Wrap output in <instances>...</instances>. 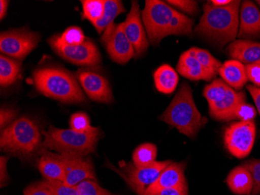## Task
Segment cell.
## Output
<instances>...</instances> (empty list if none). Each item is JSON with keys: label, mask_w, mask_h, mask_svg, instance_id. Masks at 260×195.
Listing matches in <instances>:
<instances>
[{"label": "cell", "mask_w": 260, "mask_h": 195, "mask_svg": "<svg viewBox=\"0 0 260 195\" xmlns=\"http://www.w3.org/2000/svg\"><path fill=\"white\" fill-rule=\"evenodd\" d=\"M142 11V20L149 41L158 45L169 35H190L194 22L160 0H147Z\"/></svg>", "instance_id": "obj_1"}, {"label": "cell", "mask_w": 260, "mask_h": 195, "mask_svg": "<svg viewBox=\"0 0 260 195\" xmlns=\"http://www.w3.org/2000/svg\"><path fill=\"white\" fill-rule=\"evenodd\" d=\"M240 4L238 0L226 7H217L209 1L204 7V14L196 27V34L218 46L234 42L239 31Z\"/></svg>", "instance_id": "obj_2"}, {"label": "cell", "mask_w": 260, "mask_h": 195, "mask_svg": "<svg viewBox=\"0 0 260 195\" xmlns=\"http://www.w3.org/2000/svg\"><path fill=\"white\" fill-rule=\"evenodd\" d=\"M160 120L175 127L189 138H194L207 121L196 106L192 89L187 83L181 85Z\"/></svg>", "instance_id": "obj_3"}, {"label": "cell", "mask_w": 260, "mask_h": 195, "mask_svg": "<svg viewBox=\"0 0 260 195\" xmlns=\"http://www.w3.org/2000/svg\"><path fill=\"white\" fill-rule=\"evenodd\" d=\"M39 92L64 103H82L86 101L77 78L68 70L58 67H44L33 73Z\"/></svg>", "instance_id": "obj_4"}, {"label": "cell", "mask_w": 260, "mask_h": 195, "mask_svg": "<svg viewBox=\"0 0 260 195\" xmlns=\"http://www.w3.org/2000/svg\"><path fill=\"white\" fill-rule=\"evenodd\" d=\"M42 146V133L31 119L22 117L3 130L0 147L4 152L21 158H29Z\"/></svg>", "instance_id": "obj_5"}, {"label": "cell", "mask_w": 260, "mask_h": 195, "mask_svg": "<svg viewBox=\"0 0 260 195\" xmlns=\"http://www.w3.org/2000/svg\"><path fill=\"white\" fill-rule=\"evenodd\" d=\"M99 129L92 127L88 131L77 132L72 129H59L49 126L42 131V148L59 154L70 153L87 156L95 152L99 139Z\"/></svg>", "instance_id": "obj_6"}, {"label": "cell", "mask_w": 260, "mask_h": 195, "mask_svg": "<svg viewBox=\"0 0 260 195\" xmlns=\"http://www.w3.org/2000/svg\"><path fill=\"white\" fill-rule=\"evenodd\" d=\"M204 95L208 102L210 115L220 122L235 120L236 108L245 102L243 92H236L221 79H215L207 85Z\"/></svg>", "instance_id": "obj_7"}, {"label": "cell", "mask_w": 260, "mask_h": 195, "mask_svg": "<svg viewBox=\"0 0 260 195\" xmlns=\"http://www.w3.org/2000/svg\"><path fill=\"white\" fill-rule=\"evenodd\" d=\"M48 42L54 52L75 65L93 67L99 66L102 62L99 48L87 38L85 42L80 45H67L60 43L53 35Z\"/></svg>", "instance_id": "obj_8"}, {"label": "cell", "mask_w": 260, "mask_h": 195, "mask_svg": "<svg viewBox=\"0 0 260 195\" xmlns=\"http://www.w3.org/2000/svg\"><path fill=\"white\" fill-rule=\"evenodd\" d=\"M255 139L253 121L235 122L224 130V145L233 156L244 158L250 154Z\"/></svg>", "instance_id": "obj_9"}, {"label": "cell", "mask_w": 260, "mask_h": 195, "mask_svg": "<svg viewBox=\"0 0 260 195\" xmlns=\"http://www.w3.org/2000/svg\"><path fill=\"white\" fill-rule=\"evenodd\" d=\"M40 35L28 29H14L0 35V51L19 60H24L40 42Z\"/></svg>", "instance_id": "obj_10"}, {"label": "cell", "mask_w": 260, "mask_h": 195, "mask_svg": "<svg viewBox=\"0 0 260 195\" xmlns=\"http://www.w3.org/2000/svg\"><path fill=\"white\" fill-rule=\"evenodd\" d=\"M172 162L170 160L155 161L144 167H137L129 162L122 168L123 177L137 194L144 195L146 190L157 180L162 171Z\"/></svg>", "instance_id": "obj_11"}, {"label": "cell", "mask_w": 260, "mask_h": 195, "mask_svg": "<svg viewBox=\"0 0 260 195\" xmlns=\"http://www.w3.org/2000/svg\"><path fill=\"white\" fill-rule=\"evenodd\" d=\"M102 42L114 62L125 64L135 57V50L125 35L123 23H112L104 32Z\"/></svg>", "instance_id": "obj_12"}, {"label": "cell", "mask_w": 260, "mask_h": 195, "mask_svg": "<svg viewBox=\"0 0 260 195\" xmlns=\"http://www.w3.org/2000/svg\"><path fill=\"white\" fill-rule=\"evenodd\" d=\"M65 166L66 177L64 183L67 185H78L86 180L97 181L93 163L90 158L77 154H60Z\"/></svg>", "instance_id": "obj_13"}, {"label": "cell", "mask_w": 260, "mask_h": 195, "mask_svg": "<svg viewBox=\"0 0 260 195\" xmlns=\"http://www.w3.org/2000/svg\"><path fill=\"white\" fill-rule=\"evenodd\" d=\"M77 77L89 98L95 102L110 103L113 100L112 89L107 79L98 72L80 69Z\"/></svg>", "instance_id": "obj_14"}, {"label": "cell", "mask_w": 260, "mask_h": 195, "mask_svg": "<svg viewBox=\"0 0 260 195\" xmlns=\"http://www.w3.org/2000/svg\"><path fill=\"white\" fill-rule=\"evenodd\" d=\"M126 37L134 46L135 57H141L148 49L149 41L141 20V12L137 1H133L129 13L123 22Z\"/></svg>", "instance_id": "obj_15"}, {"label": "cell", "mask_w": 260, "mask_h": 195, "mask_svg": "<svg viewBox=\"0 0 260 195\" xmlns=\"http://www.w3.org/2000/svg\"><path fill=\"white\" fill-rule=\"evenodd\" d=\"M185 162H172L162 171L154 183L146 190L144 195H152L163 189L186 185Z\"/></svg>", "instance_id": "obj_16"}, {"label": "cell", "mask_w": 260, "mask_h": 195, "mask_svg": "<svg viewBox=\"0 0 260 195\" xmlns=\"http://www.w3.org/2000/svg\"><path fill=\"white\" fill-rule=\"evenodd\" d=\"M238 37L260 38V10L252 1H244L242 4Z\"/></svg>", "instance_id": "obj_17"}, {"label": "cell", "mask_w": 260, "mask_h": 195, "mask_svg": "<svg viewBox=\"0 0 260 195\" xmlns=\"http://www.w3.org/2000/svg\"><path fill=\"white\" fill-rule=\"evenodd\" d=\"M39 170L45 180H65V166L60 154L53 153L49 149L42 148L40 150Z\"/></svg>", "instance_id": "obj_18"}, {"label": "cell", "mask_w": 260, "mask_h": 195, "mask_svg": "<svg viewBox=\"0 0 260 195\" xmlns=\"http://www.w3.org/2000/svg\"><path fill=\"white\" fill-rule=\"evenodd\" d=\"M228 55L242 64H260V43L250 40H235L227 48Z\"/></svg>", "instance_id": "obj_19"}, {"label": "cell", "mask_w": 260, "mask_h": 195, "mask_svg": "<svg viewBox=\"0 0 260 195\" xmlns=\"http://www.w3.org/2000/svg\"><path fill=\"white\" fill-rule=\"evenodd\" d=\"M177 71L181 75L191 80H204L210 81L214 78L188 50L181 55L177 65Z\"/></svg>", "instance_id": "obj_20"}, {"label": "cell", "mask_w": 260, "mask_h": 195, "mask_svg": "<svg viewBox=\"0 0 260 195\" xmlns=\"http://www.w3.org/2000/svg\"><path fill=\"white\" fill-rule=\"evenodd\" d=\"M223 81L235 90H241L248 81L245 66L238 60H230L222 64L219 70Z\"/></svg>", "instance_id": "obj_21"}, {"label": "cell", "mask_w": 260, "mask_h": 195, "mask_svg": "<svg viewBox=\"0 0 260 195\" xmlns=\"http://www.w3.org/2000/svg\"><path fill=\"white\" fill-rule=\"evenodd\" d=\"M227 184L229 189L235 194L250 195L254 182L252 174L242 165L231 171L228 176Z\"/></svg>", "instance_id": "obj_22"}, {"label": "cell", "mask_w": 260, "mask_h": 195, "mask_svg": "<svg viewBox=\"0 0 260 195\" xmlns=\"http://www.w3.org/2000/svg\"><path fill=\"white\" fill-rule=\"evenodd\" d=\"M156 89L164 94H171L176 89L179 76L169 64L159 67L153 74Z\"/></svg>", "instance_id": "obj_23"}, {"label": "cell", "mask_w": 260, "mask_h": 195, "mask_svg": "<svg viewBox=\"0 0 260 195\" xmlns=\"http://www.w3.org/2000/svg\"><path fill=\"white\" fill-rule=\"evenodd\" d=\"M21 70V63L18 60L0 55V85L8 87L17 81Z\"/></svg>", "instance_id": "obj_24"}, {"label": "cell", "mask_w": 260, "mask_h": 195, "mask_svg": "<svg viewBox=\"0 0 260 195\" xmlns=\"http://www.w3.org/2000/svg\"><path fill=\"white\" fill-rule=\"evenodd\" d=\"M125 11V7L122 1L119 0H105V11L100 20L93 23L99 34L105 32L110 24L114 23V20L119 14Z\"/></svg>", "instance_id": "obj_25"}, {"label": "cell", "mask_w": 260, "mask_h": 195, "mask_svg": "<svg viewBox=\"0 0 260 195\" xmlns=\"http://www.w3.org/2000/svg\"><path fill=\"white\" fill-rule=\"evenodd\" d=\"M157 149L155 145L144 143L139 145L133 154V162L137 167H144L155 162Z\"/></svg>", "instance_id": "obj_26"}, {"label": "cell", "mask_w": 260, "mask_h": 195, "mask_svg": "<svg viewBox=\"0 0 260 195\" xmlns=\"http://www.w3.org/2000/svg\"><path fill=\"white\" fill-rule=\"evenodd\" d=\"M188 52L198 60L199 62L202 64L203 67L213 77H215L218 74L222 64L215 57H213L208 51L202 49V48H197V47H192L188 49Z\"/></svg>", "instance_id": "obj_27"}, {"label": "cell", "mask_w": 260, "mask_h": 195, "mask_svg": "<svg viewBox=\"0 0 260 195\" xmlns=\"http://www.w3.org/2000/svg\"><path fill=\"white\" fill-rule=\"evenodd\" d=\"M83 15L82 18L89 20L92 24L102 18L105 11L104 0H82Z\"/></svg>", "instance_id": "obj_28"}, {"label": "cell", "mask_w": 260, "mask_h": 195, "mask_svg": "<svg viewBox=\"0 0 260 195\" xmlns=\"http://www.w3.org/2000/svg\"><path fill=\"white\" fill-rule=\"evenodd\" d=\"M57 40L63 45H77L84 43L87 38L80 27H70L61 35H55Z\"/></svg>", "instance_id": "obj_29"}, {"label": "cell", "mask_w": 260, "mask_h": 195, "mask_svg": "<svg viewBox=\"0 0 260 195\" xmlns=\"http://www.w3.org/2000/svg\"><path fill=\"white\" fill-rule=\"evenodd\" d=\"M78 195H113L101 187L96 180H86L77 186Z\"/></svg>", "instance_id": "obj_30"}, {"label": "cell", "mask_w": 260, "mask_h": 195, "mask_svg": "<svg viewBox=\"0 0 260 195\" xmlns=\"http://www.w3.org/2000/svg\"><path fill=\"white\" fill-rule=\"evenodd\" d=\"M242 165L249 170L253 178L254 185L250 195H258L260 193V159H249L245 161Z\"/></svg>", "instance_id": "obj_31"}, {"label": "cell", "mask_w": 260, "mask_h": 195, "mask_svg": "<svg viewBox=\"0 0 260 195\" xmlns=\"http://www.w3.org/2000/svg\"><path fill=\"white\" fill-rule=\"evenodd\" d=\"M70 129L77 132H87L91 128L90 118L84 113L78 112L73 114L70 117Z\"/></svg>", "instance_id": "obj_32"}, {"label": "cell", "mask_w": 260, "mask_h": 195, "mask_svg": "<svg viewBox=\"0 0 260 195\" xmlns=\"http://www.w3.org/2000/svg\"><path fill=\"white\" fill-rule=\"evenodd\" d=\"M45 184L51 189L54 195H78L77 186L67 185L60 180H45Z\"/></svg>", "instance_id": "obj_33"}, {"label": "cell", "mask_w": 260, "mask_h": 195, "mask_svg": "<svg viewBox=\"0 0 260 195\" xmlns=\"http://www.w3.org/2000/svg\"><path fill=\"white\" fill-rule=\"evenodd\" d=\"M168 4L172 5L175 8L179 9L182 11L185 12L186 14L196 15L198 14L199 7L197 1H191V0H169Z\"/></svg>", "instance_id": "obj_34"}, {"label": "cell", "mask_w": 260, "mask_h": 195, "mask_svg": "<svg viewBox=\"0 0 260 195\" xmlns=\"http://www.w3.org/2000/svg\"><path fill=\"white\" fill-rule=\"evenodd\" d=\"M256 117V110L252 105L242 102L235 110V119L240 121H253Z\"/></svg>", "instance_id": "obj_35"}, {"label": "cell", "mask_w": 260, "mask_h": 195, "mask_svg": "<svg viewBox=\"0 0 260 195\" xmlns=\"http://www.w3.org/2000/svg\"><path fill=\"white\" fill-rule=\"evenodd\" d=\"M24 195H54L51 189L49 188L45 182L39 181L30 185L27 186L23 190Z\"/></svg>", "instance_id": "obj_36"}, {"label": "cell", "mask_w": 260, "mask_h": 195, "mask_svg": "<svg viewBox=\"0 0 260 195\" xmlns=\"http://www.w3.org/2000/svg\"><path fill=\"white\" fill-rule=\"evenodd\" d=\"M17 116V110L14 108H2L0 109V127L4 130L13 123V120Z\"/></svg>", "instance_id": "obj_37"}, {"label": "cell", "mask_w": 260, "mask_h": 195, "mask_svg": "<svg viewBox=\"0 0 260 195\" xmlns=\"http://www.w3.org/2000/svg\"><path fill=\"white\" fill-rule=\"evenodd\" d=\"M247 77L255 86L260 87V64L245 65Z\"/></svg>", "instance_id": "obj_38"}, {"label": "cell", "mask_w": 260, "mask_h": 195, "mask_svg": "<svg viewBox=\"0 0 260 195\" xmlns=\"http://www.w3.org/2000/svg\"><path fill=\"white\" fill-rule=\"evenodd\" d=\"M152 195H188V185L181 187H172V188L163 189Z\"/></svg>", "instance_id": "obj_39"}, {"label": "cell", "mask_w": 260, "mask_h": 195, "mask_svg": "<svg viewBox=\"0 0 260 195\" xmlns=\"http://www.w3.org/2000/svg\"><path fill=\"white\" fill-rule=\"evenodd\" d=\"M7 161H8V157L1 156L0 158V184H1V187H4L7 185L8 183L9 178L8 174H7Z\"/></svg>", "instance_id": "obj_40"}, {"label": "cell", "mask_w": 260, "mask_h": 195, "mask_svg": "<svg viewBox=\"0 0 260 195\" xmlns=\"http://www.w3.org/2000/svg\"><path fill=\"white\" fill-rule=\"evenodd\" d=\"M246 88L252 95V99H253L257 109H258V114H260V88L256 87L253 85H247Z\"/></svg>", "instance_id": "obj_41"}, {"label": "cell", "mask_w": 260, "mask_h": 195, "mask_svg": "<svg viewBox=\"0 0 260 195\" xmlns=\"http://www.w3.org/2000/svg\"><path fill=\"white\" fill-rule=\"evenodd\" d=\"M8 1L1 0L0 1V19L3 20L7 15V8H8Z\"/></svg>", "instance_id": "obj_42"}, {"label": "cell", "mask_w": 260, "mask_h": 195, "mask_svg": "<svg viewBox=\"0 0 260 195\" xmlns=\"http://www.w3.org/2000/svg\"><path fill=\"white\" fill-rule=\"evenodd\" d=\"M232 2L233 1H231V0H212V1H210L213 5L217 7H226V6L232 4Z\"/></svg>", "instance_id": "obj_43"}, {"label": "cell", "mask_w": 260, "mask_h": 195, "mask_svg": "<svg viewBox=\"0 0 260 195\" xmlns=\"http://www.w3.org/2000/svg\"><path fill=\"white\" fill-rule=\"evenodd\" d=\"M256 3H258V5H259L260 7V0H257Z\"/></svg>", "instance_id": "obj_44"}]
</instances>
